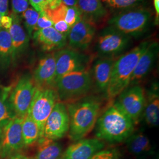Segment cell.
<instances>
[{"mask_svg": "<svg viewBox=\"0 0 159 159\" xmlns=\"http://www.w3.org/2000/svg\"><path fill=\"white\" fill-rule=\"evenodd\" d=\"M53 27L57 30L60 33L63 34L67 37H68L69 32L70 31L71 27L68 25L64 20L58 21L54 23Z\"/></svg>", "mask_w": 159, "mask_h": 159, "instance_id": "35", "label": "cell"}, {"mask_svg": "<svg viewBox=\"0 0 159 159\" xmlns=\"http://www.w3.org/2000/svg\"><path fill=\"white\" fill-rule=\"evenodd\" d=\"M53 25H54V23L47 15L46 12L44 11H41L40 12V16L34 29V31L42 30V29L52 27H53Z\"/></svg>", "mask_w": 159, "mask_h": 159, "instance_id": "33", "label": "cell"}, {"mask_svg": "<svg viewBox=\"0 0 159 159\" xmlns=\"http://www.w3.org/2000/svg\"><path fill=\"white\" fill-rule=\"evenodd\" d=\"M88 64V57L74 49L62 48L56 51V70L54 83L65 74L87 70Z\"/></svg>", "mask_w": 159, "mask_h": 159, "instance_id": "11", "label": "cell"}, {"mask_svg": "<svg viewBox=\"0 0 159 159\" xmlns=\"http://www.w3.org/2000/svg\"><path fill=\"white\" fill-rule=\"evenodd\" d=\"M66 105L70 118L68 137L71 140L77 142L84 139L94 128L102 102L98 97L87 96Z\"/></svg>", "mask_w": 159, "mask_h": 159, "instance_id": "1", "label": "cell"}, {"mask_svg": "<svg viewBox=\"0 0 159 159\" xmlns=\"http://www.w3.org/2000/svg\"><path fill=\"white\" fill-rule=\"evenodd\" d=\"M142 117L147 125L156 127L159 123V89L158 82H154L146 93V103Z\"/></svg>", "mask_w": 159, "mask_h": 159, "instance_id": "19", "label": "cell"}, {"mask_svg": "<svg viewBox=\"0 0 159 159\" xmlns=\"http://www.w3.org/2000/svg\"><path fill=\"white\" fill-rule=\"evenodd\" d=\"M22 134L25 146H29L37 142L41 137L39 126L28 114L23 119Z\"/></svg>", "mask_w": 159, "mask_h": 159, "instance_id": "24", "label": "cell"}, {"mask_svg": "<svg viewBox=\"0 0 159 159\" xmlns=\"http://www.w3.org/2000/svg\"><path fill=\"white\" fill-rule=\"evenodd\" d=\"M11 6L13 14H22L29 8V0H11Z\"/></svg>", "mask_w": 159, "mask_h": 159, "instance_id": "34", "label": "cell"}, {"mask_svg": "<svg viewBox=\"0 0 159 159\" xmlns=\"http://www.w3.org/2000/svg\"><path fill=\"white\" fill-rule=\"evenodd\" d=\"M23 119L24 117L16 116L3 127L0 143L1 158H9L25 147L22 134Z\"/></svg>", "mask_w": 159, "mask_h": 159, "instance_id": "10", "label": "cell"}, {"mask_svg": "<svg viewBox=\"0 0 159 159\" xmlns=\"http://www.w3.org/2000/svg\"><path fill=\"white\" fill-rule=\"evenodd\" d=\"M115 60L113 57H103L97 60L93 67V84L100 93L106 95Z\"/></svg>", "mask_w": 159, "mask_h": 159, "instance_id": "18", "label": "cell"}, {"mask_svg": "<svg viewBox=\"0 0 159 159\" xmlns=\"http://www.w3.org/2000/svg\"><path fill=\"white\" fill-rule=\"evenodd\" d=\"M1 14H0V20H1Z\"/></svg>", "mask_w": 159, "mask_h": 159, "instance_id": "43", "label": "cell"}, {"mask_svg": "<svg viewBox=\"0 0 159 159\" xmlns=\"http://www.w3.org/2000/svg\"><path fill=\"white\" fill-rule=\"evenodd\" d=\"M151 42L143 41L138 46L116 59L106 96L109 100L116 98L130 84L131 77L138 61Z\"/></svg>", "mask_w": 159, "mask_h": 159, "instance_id": "3", "label": "cell"}, {"mask_svg": "<svg viewBox=\"0 0 159 159\" xmlns=\"http://www.w3.org/2000/svg\"><path fill=\"white\" fill-rule=\"evenodd\" d=\"M76 6L83 16L92 21L105 17L107 14L102 0H77Z\"/></svg>", "mask_w": 159, "mask_h": 159, "instance_id": "23", "label": "cell"}, {"mask_svg": "<svg viewBox=\"0 0 159 159\" xmlns=\"http://www.w3.org/2000/svg\"><path fill=\"white\" fill-rule=\"evenodd\" d=\"M11 17L12 24L8 31L11 38L12 62H14L28 48L29 36L23 28L18 16L13 14Z\"/></svg>", "mask_w": 159, "mask_h": 159, "instance_id": "20", "label": "cell"}, {"mask_svg": "<svg viewBox=\"0 0 159 159\" xmlns=\"http://www.w3.org/2000/svg\"><path fill=\"white\" fill-rule=\"evenodd\" d=\"M91 159H122V155L117 148L102 149L95 154Z\"/></svg>", "mask_w": 159, "mask_h": 159, "instance_id": "31", "label": "cell"}, {"mask_svg": "<svg viewBox=\"0 0 159 159\" xmlns=\"http://www.w3.org/2000/svg\"><path fill=\"white\" fill-rule=\"evenodd\" d=\"M6 97V94L0 93V126L2 128L16 117Z\"/></svg>", "mask_w": 159, "mask_h": 159, "instance_id": "26", "label": "cell"}, {"mask_svg": "<svg viewBox=\"0 0 159 159\" xmlns=\"http://www.w3.org/2000/svg\"><path fill=\"white\" fill-rule=\"evenodd\" d=\"M152 13L146 8L123 12L112 17L108 24L110 28L128 36L139 35L148 28Z\"/></svg>", "mask_w": 159, "mask_h": 159, "instance_id": "5", "label": "cell"}, {"mask_svg": "<svg viewBox=\"0 0 159 159\" xmlns=\"http://www.w3.org/2000/svg\"><path fill=\"white\" fill-rule=\"evenodd\" d=\"M159 50L158 42L154 41L150 43L138 61L131 75L129 86L140 84L148 76L157 58Z\"/></svg>", "mask_w": 159, "mask_h": 159, "instance_id": "15", "label": "cell"}, {"mask_svg": "<svg viewBox=\"0 0 159 159\" xmlns=\"http://www.w3.org/2000/svg\"><path fill=\"white\" fill-rule=\"evenodd\" d=\"M37 142L35 159H62L63 148L60 143L44 137H40Z\"/></svg>", "mask_w": 159, "mask_h": 159, "instance_id": "22", "label": "cell"}, {"mask_svg": "<svg viewBox=\"0 0 159 159\" xmlns=\"http://www.w3.org/2000/svg\"><path fill=\"white\" fill-rule=\"evenodd\" d=\"M36 89L33 77L30 75H25L18 81L9 100L12 110L16 116L24 117L27 114Z\"/></svg>", "mask_w": 159, "mask_h": 159, "instance_id": "8", "label": "cell"}, {"mask_svg": "<svg viewBox=\"0 0 159 159\" xmlns=\"http://www.w3.org/2000/svg\"></svg>", "mask_w": 159, "mask_h": 159, "instance_id": "44", "label": "cell"}, {"mask_svg": "<svg viewBox=\"0 0 159 159\" xmlns=\"http://www.w3.org/2000/svg\"><path fill=\"white\" fill-rule=\"evenodd\" d=\"M2 129L1 126H0V143L1 142V139H2Z\"/></svg>", "mask_w": 159, "mask_h": 159, "instance_id": "41", "label": "cell"}, {"mask_svg": "<svg viewBox=\"0 0 159 159\" xmlns=\"http://www.w3.org/2000/svg\"><path fill=\"white\" fill-rule=\"evenodd\" d=\"M9 159H30L28 157L21 154L16 153L9 157Z\"/></svg>", "mask_w": 159, "mask_h": 159, "instance_id": "40", "label": "cell"}, {"mask_svg": "<svg viewBox=\"0 0 159 159\" xmlns=\"http://www.w3.org/2000/svg\"><path fill=\"white\" fill-rule=\"evenodd\" d=\"M59 101L54 87H37L27 114L39 126L41 137L43 136L46 120Z\"/></svg>", "mask_w": 159, "mask_h": 159, "instance_id": "6", "label": "cell"}, {"mask_svg": "<svg viewBox=\"0 0 159 159\" xmlns=\"http://www.w3.org/2000/svg\"><path fill=\"white\" fill-rule=\"evenodd\" d=\"M12 24V18L8 16H1L0 20V27L9 30L11 27Z\"/></svg>", "mask_w": 159, "mask_h": 159, "instance_id": "36", "label": "cell"}, {"mask_svg": "<svg viewBox=\"0 0 159 159\" xmlns=\"http://www.w3.org/2000/svg\"><path fill=\"white\" fill-rule=\"evenodd\" d=\"M93 85L91 71L87 69L64 75L55 82L54 87L59 100L67 104L87 96Z\"/></svg>", "mask_w": 159, "mask_h": 159, "instance_id": "4", "label": "cell"}, {"mask_svg": "<svg viewBox=\"0 0 159 159\" xmlns=\"http://www.w3.org/2000/svg\"><path fill=\"white\" fill-rule=\"evenodd\" d=\"M102 2H106L107 1V0H102Z\"/></svg>", "mask_w": 159, "mask_h": 159, "instance_id": "42", "label": "cell"}, {"mask_svg": "<svg viewBox=\"0 0 159 159\" xmlns=\"http://www.w3.org/2000/svg\"><path fill=\"white\" fill-rule=\"evenodd\" d=\"M142 1L143 0H107L106 2L114 8H125Z\"/></svg>", "mask_w": 159, "mask_h": 159, "instance_id": "32", "label": "cell"}, {"mask_svg": "<svg viewBox=\"0 0 159 159\" xmlns=\"http://www.w3.org/2000/svg\"><path fill=\"white\" fill-rule=\"evenodd\" d=\"M67 7H68L61 3L56 8L44 12L54 24L58 21L64 20Z\"/></svg>", "mask_w": 159, "mask_h": 159, "instance_id": "30", "label": "cell"}, {"mask_svg": "<svg viewBox=\"0 0 159 159\" xmlns=\"http://www.w3.org/2000/svg\"><path fill=\"white\" fill-rule=\"evenodd\" d=\"M82 17V14L77 6L67 7L64 21L71 28L78 23Z\"/></svg>", "mask_w": 159, "mask_h": 159, "instance_id": "29", "label": "cell"}, {"mask_svg": "<svg viewBox=\"0 0 159 159\" xmlns=\"http://www.w3.org/2000/svg\"><path fill=\"white\" fill-rule=\"evenodd\" d=\"M56 52L41 58L35 69L33 79L37 87H54L56 77Z\"/></svg>", "mask_w": 159, "mask_h": 159, "instance_id": "16", "label": "cell"}, {"mask_svg": "<svg viewBox=\"0 0 159 159\" xmlns=\"http://www.w3.org/2000/svg\"><path fill=\"white\" fill-rule=\"evenodd\" d=\"M136 125L114 102L100 114L95 125V135L103 142H125L134 131Z\"/></svg>", "mask_w": 159, "mask_h": 159, "instance_id": "2", "label": "cell"}, {"mask_svg": "<svg viewBox=\"0 0 159 159\" xmlns=\"http://www.w3.org/2000/svg\"><path fill=\"white\" fill-rule=\"evenodd\" d=\"M125 142L128 152L137 159L146 158L153 152L152 143L143 132H133Z\"/></svg>", "mask_w": 159, "mask_h": 159, "instance_id": "21", "label": "cell"}, {"mask_svg": "<svg viewBox=\"0 0 159 159\" xmlns=\"http://www.w3.org/2000/svg\"><path fill=\"white\" fill-rule=\"evenodd\" d=\"M104 146V142L97 138L83 139L69 146L62 159H91Z\"/></svg>", "mask_w": 159, "mask_h": 159, "instance_id": "14", "label": "cell"}, {"mask_svg": "<svg viewBox=\"0 0 159 159\" xmlns=\"http://www.w3.org/2000/svg\"><path fill=\"white\" fill-rule=\"evenodd\" d=\"M115 101L136 125L142 118L146 103V92L142 86H129L122 91Z\"/></svg>", "mask_w": 159, "mask_h": 159, "instance_id": "7", "label": "cell"}, {"mask_svg": "<svg viewBox=\"0 0 159 159\" xmlns=\"http://www.w3.org/2000/svg\"><path fill=\"white\" fill-rule=\"evenodd\" d=\"M69 129L70 118L67 105L59 101L46 120L42 137L56 141L66 136Z\"/></svg>", "mask_w": 159, "mask_h": 159, "instance_id": "9", "label": "cell"}, {"mask_svg": "<svg viewBox=\"0 0 159 159\" xmlns=\"http://www.w3.org/2000/svg\"><path fill=\"white\" fill-rule=\"evenodd\" d=\"M96 33L93 21L82 16L78 23L73 25L68 35V44L72 49L84 50L91 44Z\"/></svg>", "mask_w": 159, "mask_h": 159, "instance_id": "12", "label": "cell"}, {"mask_svg": "<svg viewBox=\"0 0 159 159\" xmlns=\"http://www.w3.org/2000/svg\"><path fill=\"white\" fill-rule=\"evenodd\" d=\"M12 62V45L8 30L0 27V64L8 66Z\"/></svg>", "mask_w": 159, "mask_h": 159, "instance_id": "25", "label": "cell"}, {"mask_svg": "<svg viewBox=\"0 0 159 159\" xmlns=\"http://www.w3.org/2000/svg\"><path fill=\"white\" fill-rule=\"evenodd\" d=\"M61 2L65 6L71 7H74L77 5V0H61Z\"/></svg>", "mask_w": 159, "mask_h": 159, "instance_id": "39", "label": "cell"}, {"mask_svg": "<svg viewBox=\"0 0 159 159\" xmlns=\"http://www.w3.org/2000/svg\"><path fill=\"white\" fill-rule=\"evenodd\" d=\"M32 37L45 51L60 50L66 46L67 42V37L58 32L53 27L35 31Z\"/></svg>", "mask_w": 159, "mask_h": 159, "instance_id": "17", "label": "cell"}, {"mask_svg": "<svg viewBox=\"0 0 159 159\" xmlns=\"http://www.w3.org/2000/svg\"><path fill=\"white\" fill-rule=\"evenodd\" d=\"M130 40V36L110 27L98 37L97 49L106 57H113L125 50Z\"/></svg>", "mask_w": 159, "mask_h": 159, "instance_id": "13", "label": "cell"}, {"mask_svg": "<svg viewBox=\"0 0 159 159\" xmlns=\"http://www.w3.org/2000/svg\"><path fill=\"white\" fill-rule=\"evenodd\" d=\"M9 0H0V14L1 16H7L8 13Z\"/></svg>", "mask_w": 159, "mask_h": 159, "instance_id": "37", "label": "cell"}, {"mask_svg": "<svg viewBox=\"0 0 159 159\" xmlns=\"http://www.w3.org/2000/svg\"><path fill=\"white\" fill-rule=\"evenodd\" d=\"M39 16L40 12L36 11L33 7H29L22 13L24 25L29 37H32Z\"/></svg>", "mask_w": 159, "mask_h": 159, "instance_id": "27", "label": "cell"}, {"mask_svg": "<svg viewBox=\"0 0 159 159\" xmlns=\"http://www.w3.org/2000/svg\"><path fill=\"white\" fill-rule=\"evenodd\" d=\"M30 4L37 11H46L56 8L62 2L61 0H29Z\"/></svg>", "mask_w": 159, "mask_h": 159, "instance_id": "28", "label": "cell"}, {"mask_svg": "<svg viewBox=\"0 0 159 159\" xmlns=\"http://www.w3.org/2000/svg\"><path fill=\"white\" fill-rule=\"evenodd\" d=\"M153 4L156 12L155 23L158 24L159 20V0H153Z\"/></svg>", "mask_w": 159, "mask_h": 159, "instance_id": "38", "label": "cell"}]
</instances>
